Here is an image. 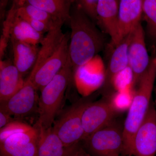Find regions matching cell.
Wrapping results in <instances>:
<instances>
[{"label":"cell","instance_id":"cell-9","mask_svg":"<svg viewBox=\"0 0 156 156\" xmlns=\"http://www.w3.org/2000/svg\"><path fill=\"white\" fill-rule=\"evenodd\" d=\"M37 91L31 81L26 79L17 93L7 100L0 101V110L15 118L30 115L38 108Z\"/></svg>","mask_w":156,"mask_h":156},{"label":"cell","instance_id":"cell-34","mask_svg":"<svg viewBox=\"0 0 156 156\" xmlns=\"http://www.w3.org/2000/svg\"></svg>","mask_w":156,"mask_h":156},{"label":"cell","instance_id":"cell-13","mask_svg":"<svg viewBox=\"0 0 156 156\" xmlns=\"http://www.w3.org/2000/svg\"><path fill=\"white\" fill-rule=\"evenodd\" d=\"M38 130V156H74L82 146V143L68 147L53 130V126L43 128L35 125Z\"/></svg>","mask_w":156,"mask_h":156},{"label":"cell","instance_id":"cell-18","mask_svg":"<svg viewBox=\"0 0 156 156\" xmlns=\"http://www.w3.org/2000/svg\"><path fill=\"white\" fill-rule=\"evenodd\" d=\"M13 54V63L24 76L35 64L40 50L39 45H33L11 39Z\"/></svg>","mask_w":156,"mask_h":156},{"label":"cell","instance_id":"cell-1","mask_svg":"<svg viewBox=\"0 0 156 156\" xmlns=\"http://www.w3.org/2000/svg\"><path fill=\"white\" fill-rule=\"evenodd\" d=\"M68 23L71 29L69 56L74 73L102 50L105 42L95 23L75 3Z\"/></svg>","mask_w":156,"mask_h":156},{"label":"cell","instance_id":"cell-11","mask_svg":"<svg viewBox=\"0 0 156 156\" xmlns=\"http://www.w3.org/2000/svg\"><path fill=\"white\" fill-rule=\"evenodd\" d=\"M156 155V109L151 102L144 120L136 131L133 156Z\"/></svg>","mask_w":156,"mask_h":156},{"label":"cell","instance_id":"cell-12","mask_svg":"<svg viewBox=\"0 0 156 156\" xmlns=\"http://www.w3.org/2000/svg\"><path fill=\"white\" fill-rule=\"evenodd\" d=\"M38 130L33 129L9 136L0 142V156H38Z\"/></svg>","mask_w":156,"mask_h":156},{"label":"cell","instance_id":"cell-5","mask_svg":"<svg viewBox=\"0 0 156 156\" xmlns=\"http://www.w3.org/2000/svg\"><path fill=\"white\" fill-rule=\"evenodd\" d=\"M95 96L92 95L83 96L72 105L54 121L53 130L66 146L80 144L83 140L85 134L82 116L85 109L94 101Z\"/></svg>","mask_w":156,"mask_h":156},{"label":"cell","instance_id":"cell-26","mask_svg":"<svg viewBox=\"0 0 156 156\" xmlns=\"http://www.w3.org/2000/svg\"><path fill=\"white\" fill-rule=\"evenodd\" d=\"M34 127L20 121L14 120L5 127L0 128V142L9 136L20 133L28 132L33 129Z\"/></svg>","mask_w":156,"mask_h":156},{"label":"cell","instance_id":"cell-10","mask_svg":"<svg viewBox=\"0 0 156 156\" xmlns=\"http://www.w3.org/2000/svg\"><path fill=\"white\" fill-rule=\"evenodd\" d=\"M128 55V65L133 71V87L135 89L151 62L146 45L144 31L140 23L131 32Z\"/></svg>","mask_w":156,"mask_h":156},{"label":"cell","instance_id":"cell-19","mask_svg":"<svg viewBox=\"0 0 156 156\" xmlns=\"http://www.w3.org/2000/svg\"><path fill=\"white\" fill-rule=\"evenodd\" d=\"M63 24V23L58 22L44 37L41 44L36 62L31 71L36 69L58 49L65 35L62 29Z\"/></svg>","mask_w":156,"mask_h":156},{"label":"cell","instance_id":"cell-21","mask_svg":"<svg viewBox=\"0 0 156 156\" xmlns=\"http://www.w3.org/2000/svg\"><path fill=\"white\" fill-rule=\"evenodd\" d=\"M10 36V40L12 39L33 45L41 44L44 37L17 14L11 25Z\"/></svg>","mask_w":156,"mask_h":156},{"label":"cell","instance_id":"cell-15","mask_svg":"<svg viewBox=\"0 0 156 156\" xmlns=\"http://www.w3.org/2000/svg\"><path fill=\"white\" fill-rule=\"evenodd\" d=\"M131 33L122 40L115 48L105 71V80L101 91L102 96H108L114 93L111 81L113 77L128 66V48L131 38Z\"/></svg>","mask_w":156,"mask_h":156},{"label":"cell","instance_id":"cell-7","mask_svg":"<svg viewBox=\"0 0 156 156\" xmlns=\"http://www.w3.org/2000/svg\"><path fill=\"white\" fill-rule=\"evenodd\" d=\"M119 115L112 105L109 96H102L99 100L92 101L82 116L84 139L108 125Z\"/></svg>","mask_w":156,"mask_h":156},{"label":"cell","instance_id":"cell-24","mask_svg":"<svg viewBox=\"0 0 156 156\" xmlns=\"http://www.w3.org/2000/svg\"><path fill=\"white\" fill-rule=\"evenodd\" d=\"M134 75L131 67L128 66L117 73L112 79L111 86L114 92L133 88Z\"/></svg>","mask_w":156,"mask_h":156},{"label":"cell","instance_id":"cell-29","mask_svg":"<svg viewBox=\"0 0 156 156\" xmlns=\"http://www.w3.org/2000/svg\"><path fill=\"white\" fill-rule=\"evenodd\" d=\"M15 120L12 116L0 110V128L5 127L9 123Z\"/></svg>","mask_w":156,"mask_h":156},{"label":"cell","instance_id":"cell-31","mask_svg":"<svg viewBox=\"0 0 156 156\" xmlns=\"http://www.w3.org/2000/svg\"><path fill=\"white\" fill-rule=\"evenodd\" d=\"M74 156H92L89 154V153L87 152L84 149L83 146H81L80 149L75 154Z\"/></svg>","mask_w":156,"mask_h":156},{"label":"cell","instance_id":"cell-32","mask_svg":"<svg viewBox=\"0 0 156 156\" xmlns=\"http://www.w3.org/2000/svg\"><path fill=\"white\" fill-rule=\"evenodd\" d=\"M24 0H20L19 2V5H21L22 4H23V3L24 2Z\"/></svg>","mask_w":156,"mask_h":156},{"label":"cell","instance_id":"cell-33","mask_svg":"<svg viewBox=\"0 0 156 156\" xmlns=\"http://www.w3.org/2000/svg\"><path fill=\"white\" fill-rule=\"evenodd\" d=\"M120 0H117V2H118L119 3V2Z\"/></svg>","mask_w":156,"mask_h":156},{"label":"cell","instance_id":"cell-23","mask_svg":"<svg viewBox=\"0 0 156 156\" xmlns=\"http://www.w3.org/2000/svg\"><path fill=\"white\" fill-rule=\"evenodd\" d=\"M135 89L132 88L115 92L111 95H109L112 105L120 115L128 111L132 103Z\"/></svg>","mask_w":156,"mask_h":156},{"label":"cell","instance_id":"cell-8","mask_svg":"<svg viewBox=\"0 0 156 156\" xmlns=\"http://www.w3.org/2000/svg\"><path fill=\"white\" fill-rule=\"evenodd\" d=\"M106 68L102 58L96 55L90 61L78 68L74 80L78 91L83 96L92 95L104 83Z\"/></svg>","mask_w":156,"mask_h":156},{"label":"cell","instance_id":"cell-27","mask_svg":"<svg viewBox=\"0 0 156 156\" xmlns=\"http://www.w3.org/2000/svg\"><path fill=\"white\" fill-rule=\"evenodd\" d=\"M99 0H75L76 3L94 22H97V8Z\"/></svg>","mask_w":156,"mask_h":156},{"label":"cell","instance_id":"cell-16","mask_svg":"<svg viewBox=\"0 0 156 156\" xmlns=\"http://www.w3.org/2000/svg\"><path fill=\"white\" fill-rule=\"evenodd\" d=\"M142 16V0H120L119 26L121 41L134 30Z\"/></svg>","mask_w":156,"mask_h":156},{"label":"cell","instance_id":"cell-22","mask_svg":"<svg viewBox=\"0 0 156 156\" xmlns=\"http://www.w3.org/2000/svg\"><path fill=\"white\" fill-rule=\"evenodd\" d=\"M17 13V14H25L32 19L45 23L52 27L56 25L58 22H62L53 17L48 12L35 7L26 2L22 5H18Z\"/></svg>","mask_w":156,"mask_h":156},{"label":"cell","instance_id":"cell-6","mask_svg":"<svg viewBox=\"0 0 156 156\" xmlns=\"http://www.w3.org/2000/svg\"><path fill=\"white\" fill-rule=\"evenodd\" d=\"M70 33L67 32L55 53L36 69L30 72L28 79L37 90L41 89L50 83L64 67L69 58V44Z\"/></svg>","mask_w":156,"mask_h":156},{"label":"cell","instance_id":"cell-20","mask_svg":"<svg viewBox=\"0 0 156 156\" xmlns=\"http://www.w3.org/2000/svg\"><path fill=\"white\" fill-rule=\"evenodd\" d=\"M26 2L65 23L69 20L75 0H24L23 3Z\"/></svg>","mask_w":156,"mask_h":156},{"label":"cell","instance_id":"cell-28","mask_svg":"<svg viewBox=\"0 0 156 156\" xmlns=\"http://www.w3.org/2000/svg\"><path fill=\"white\" fill-rule=\"evenodd\" d=\"M17 16L28 22L29 24L38 32L43 34L47 33L52 28V27L42 21L32 19L25 14H17Z\"/></svg>","mask_w":156,"mask_h":156},{"label":"cell","instance_id":"cell-2","mask_svg":"<svg viewBox=\"0 0 156 156\" xmlns=\"http://www.w3.org/2000/svg\"><path fill=\"white\" fill-rule=\"evenodd\" d=\"M156 78V58L151 60L137 86L132 103L124 123L123 156H133V142L136 131L144 120L151 103L152 94Z\"/></svg>","mask_w":156,"mask_h":156},{"label":"cell","instance_id":"cell-3","mask_svg":"<svg viewBox=\"0 0 156 156\" xmlns=\"http://www.w3.org/2000/svg\"><path fill=\"white\" fill-rule=\"evenodd\" d=\"M74 76L69 57L64 67L41 91L37 111L39 118L36 126L43 128L52 126L60 109L65 93L74 80Z\"/></svg>","mask_w":156,"mask_h":156},{"label":"cell","instance_id":"cell-4","mask_svg":"<svg viewBox=\"0 0 156 156\" xmlns=\"http://www.w3.org/2000/svg\"><path fill=\"white\" fill-rule=\"evenodd\" d=\"M124 122L119 117L87 136L82 145L92 156H121L124 152Z\"/></svg>","mask_w":156,"mask_h":156},{"label":"cell","instance_id":"cell-30","mask_svg":"<svg viewBox=\"0 0 156 156\" xmlns=\"http://www.w3.org/2000/svg\"><path fill=\"white\" fill-rule=\"evenodd\" d=\"M10 0H1L0 1V19L1 21H4L5 16V12L7 5ZM13 3L19 4L20 0H12Z\"/></svg>","mask_w":156,"mask_h":156},{"label":"cell","instance_id":"cell-14","mask_svg":"<svg viewBox=\"0 0 156 156\" xmlns=\"http://www.w3.org/2000/svg\"><path fill=\"white\" fill-rule=\"evenodd\" d=\"M97 23L110 37L115 48L122 41L119 26V3L117 0H99L97 8Z\"/></svg>","mask_w":156,"mask_h":156},{"label":"cell","instance_id":"cell-25","mask_svg":"<svg viewBox=\"0 0 156 156\" xmlns=\"http://www.w3.org/2000/svg\"><path fill=\"white\" fill-rule=\"evenodd\" d=\"M143 16L151 35L156 37V0H142Z\"/></svg>","mask_w":156,"mask_h":156},{"label":"cell","instance_id":"cell-17","mask_svg":"<svg viewBox=\"0 0 156 156\" xmlns=\"http://www.w3.org/2000/svg\"><path fill=\"white\" fill-rule=\"evenodd\" d=\"M0 62V101H2L19 91L25 80L13 62L8 60Z\"/></svg>","mask_w":156,"mask_h":156}]
</instances>
